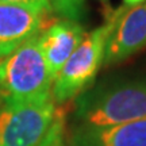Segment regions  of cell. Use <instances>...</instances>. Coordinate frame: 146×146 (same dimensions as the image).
I'll use <instances>...</instances> for the list:
<instances>
[{"label":"cell","instance_id":"cell-1","mask_svg":"<svg viewBox=\"0 0 146 146\" xmlns=\"http://www.w3.org/2000/svg\"><path fill=\"white\" fill-rule=\"evenodd\" d=\"M76 115L80 127H110L146 118V77L116 81L84 94Z\"/></svg>","mask_w":146,"mask_h":146},{"label":"cell","instance_id":"cell-2","mask_svg":"<svg viewBox=\"0 0 146 146\" xmlns=\"http://www.w3.org/2000/svg\"><path fill=\"white\" fill-rule=\"evenodd\" d=\"M53 81L38 35L0 60V89L4 102L31 103L53 99Z\"/></svg>","mask_w":146,"mask_h":146},{"label":"cell","instance_id":"cell-3","mask_svg":"<svg viewBox=\"0 0 146 146\" xmlns=\"http://www.w3.org/2000/svg\"><path fill=\"white\" fill-rule=\"evenodd\" d=\"M111 19L84 36L77 49L60 70L52 87V98L64 103L77 96L94 81L104 61L106 45L111 31Z\"/></svg>","mask_w":146,"mask_h":146},{"label":"cell","instance_id":"cell-4","mask_svg":"<svg viewBox=\"0 0 146 146\" xmlns=\"http://www.w3.org/2000/svg\"><path fill=\"white\" fill-rule=\"evenodd\" d=\"M54 100L14 103L0 107V146H38L56 118Z\"/></svg>","mask_w":146,"mask_h":146},{"label":"cell","instance_id":"cell-5","mask_svg":"<svg viewBox=\"0 0 146 146\" xmlns=\"http://www.w3.org/2000/svg\"><path fill=\"white\" fill-rule=\"evenodd\" d=\"M110 31L104 65L125 61L146 46V0L134 7H122L110 14Z\"/></svg>","mask_w":146,"mask_h":146},{"label":"cell","instance_id":"cell-6","mask_svg":"<svg viewBox=\"0 0 146 146\" xmlns=\"http://www.w3.org/2000/svg\"><path fill=\"white\" fill-rule=\"evenodd\" d=\"M47 15L26 5L0 3V60L39 35L46 27Z\"/></svg>","mask_w":146,"mask_h":146},{"label":"cell","instance_id":"cell-7","mask_svg":"<svg viewBox=\"0 0 146 146\" xmlns=\"http://www.w3.org/2000/svg\"><path fill=\"white\" fill-rule=\"evenodd\" d=\"M85 35L83 26L70 19H57L38 35L41 52L53 78H56Z\"/></svg>","mask_w":146,"mask_h":146},{"label":"cell","instance_id":"cell-8","mask_svg":"<svg viewBox=\"0 0 146 146\" xmlns=\"http://www.w3.org/2000/svg\"><path fill=\"white\" fill-rule=\"evenodd\" d=\"M74 146H146V118L110 127H80Z\"/></svg>","mask_w":146,"mask_h":146},{"label":"cell","instance_id":"cell-9","mask_svg":"<svg viewBox=\"0 0 146 146\" xmlns=\"http://www.w3.org/2000/svg\"><path fill=\"white\" fill-rule=\"evenodd\" d=\"M53 14H57L62 19L76 21L84 15L85 0H46Z\"/></svg>","mask_w":146,"mask_h":146},{"label":"cell","instance_id":"cell-10","mask_svg":"<svg viewBox=\"0 0 146 146\" xmlns=\"http://www.w3.org/2000/svg\"><path fill=\"white\" fill-rule=\"evenodd\" d=\"M38 146H65L64 142V116L57 111L56 118Z\"/></svg>","mask_w":146,"mask_h":146},{"label":"cell","instance_id":"cell-11","mask_svg":"<svg viewBox=\"0 0 146 146\" xmlns=\"http://www.w3.org/2000/svg\"><path fill=\"white\" fill-rule=\"evenodd\" d=\"M0 3H8V4H19L26 5L36 11H41L45 14H53L50 10V5L47 4L46 0H0Z\"/></svg>","mask_w":146,"mask_h":146},{"label":"cell","instance_id":"cell-12","mask_svg":"<svg viewBox=\"0 0 146 146\" xmlns=\"http://www.w3.org/2000/svg\"><path fill=\"white\" fill-rule=\"evenodd\" d=\"M123 1H125V5H126V7H134V5L141 4L143 0H123Z\"/></svg>","mask_w":146,"mask_h":146},{"label":"cell","instance_id":"cell-13","mask_svg":"<svg viewBox=\"0 0 146 146\" xmlns=\"http://www.w3.org/2000/svg\"><path fill=\"white\" fill-rule=\"evenodd\" d=\"M1 103H4V96H3V92H1V89H0V104Z\"/></svg>","mask_w":146,"mask_h":146},{"label":"cell","instance_id":"cell-14","mask_svg":"<svg viewBox=\"0 0 146 146\" xmlns=\"http://www.w3.org/2000/svg\"><path fill=\"white\" fill-rule=\"evenodd\" d=\"M103 1H107V0H103Z\"/></svg>","mask_w":146,"mask_h":146}]
</instances>
